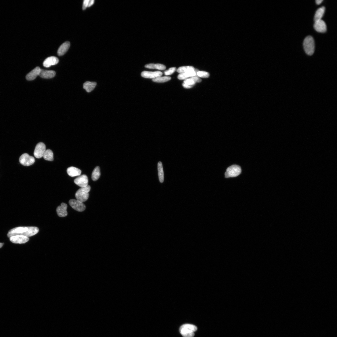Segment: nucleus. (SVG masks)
<instances>
[{
    "label": "nucleus",
    "mask_w": 337,
    "mask_h": 337,
    "mask_svg": "<svg viewBox=\"0 0 337 337\" xmlns=\"http://www.w3.org/2000/svg\"><path fill=\"white\" fill-rule=\"evenodd\" d=\"M39 232V229L35 227H19L10 230L7 234L9 238L17 235H23L27 237H31L37 234Z\"/></svg>",
    "instance_id": "obj_1"
},
{
    "label": "nucleus",
    "mask_w": 337,
    "mask_h": 337,
    "mask_svg": "<svg viewBox=\"0 0 337 337\" xmlns=\"http://www.w3.org/2000/svg\"><path fill=\"white\" fill-rule=\"evenodd\" d=\"M197 330V327L195 325L185 324L181 326L179 331L183 337H193L195 336L194 332Z\"/></svg>",
    "instance_id": "obj_2"
},
{
    "label": "nucleus",
    "mask_w": 337,
    "mask_h": 337,
    "mask_svg": "<svg viewBox=\"0 0 337 337\" xmlns=\"http://www.w3.org/2000/svg\"><path fill=\"white\" fill-rule=\"evenodd\" d=\"M303 46L306 53L309 55H312L314 52L315 44L314 40L312 36H308L304 40Z\"/></svg>",
    "instance_id": "obj_3"
},
{
    "label": "nucleus",
    "mask_w": 337,
    "mask_h": 337,
    "mask_svg": "<svg viewBox=\"0 0 337 337\" xmlns=\"http://www.w3.org/2000/svg\"><path fill=\"white\" fill-rule=\"evenodd\" d=\"M91 189V187L88 185L86 187L81 188L75 194V197L77 200L82 202H85L89 197V192Z\"/></svg>",
    "instance_id": "obj_4"
},
{
    "label": "nucleus",
    "mask_w": 337,
    "mask_h": 337,
    "mask_svg": "<svg viewBox=\"0 0 337 337\" xmlns=\"http://www.w3.org/2000/svg\"><path fill=\"white\" fill-rule=\"evenodd\" d=\"M241 172V169L239 166L233 165L227 168L225 177L227 178L237 177L240 174Z\"/></svg>",
    "instance_id": "obj_5"
},
{
    "label": "nucleus",
    "mask_w": 337,
    "mask_h": 337,
    "mask_svg": "<svg viewBox=\"0 0 337 337\" xmlns=\"http://www.w3.org/2000/svg\"><path fill=\"white\" fill-rule=\"evenodd\" d=\"M19 161L20 163L25 166H29L33 164L35 160L33 156L29 155L27 153H24L20 157Z\"/></svg>",
    "instance_id": "obj_6"
},
{
    "label": "nucleus",
    "mask_w": 337,
    "mask_h": 337,
    "mask_svg": "<svg viewBox=\"0 0 337 337\" xmlns=\"http://www.w3.org/2000/svg\"><path fill=\"white\" fill-rule=\"evenodd\" d=\"M46 150L45 144L43 142H39L36 146L34 152V155L36 158H41L43 157Z\"/></svg>",
    "instance_id": "obj_7"
},
{
    "label": "nucleus",
    "mask_w": 337,
    "mask_h": 337,
    "mask_svg": "<svg viewBox=\"0 0 337 337\" xmlns=\"http://www.w3.org/2000/svg\"><path fill=\"white\" fill-rule=\"evenodd\" d=\"M69 203L71 206L77 211L82 212L86 209L85 205L78 200L71 199L69 200Z\"/></svg>",
    "instance_id": "obj_8"
},
{
    "label": "nucleus",
    "mask_w": 337,
    "mask_h": 337,
    "mask_svg": "<svg viewBox=\"0 0 337 337\" xmlns=\"http://www.w3.org/2000/svg\"><path fill=\"white\" fill-rule=\"evenodd\" d=\"M74 182L77 185L83 188L88 185L89 180L86 175H83L75 179Z\"/></svg>",
    "instance_id": "obj_9"
},
{
    "label": "nucleus",
    "mask_w": 337,
    "mask_h": 337,
    "mask_svg": "<svg viewBox=\"0 0 337 337\" xmlns=\"http://www.w3.org/2000/svg\"><path fill=\"white\" fill-rule=\"evenodd\" d=\"M314 27L315 30L318 32L324 33L327 31L326 24L322 20L315 21Z\"/></svg>",
    "instance_id": "obj_10"
},
{
    "label": "nucleus",
    "mask_w": 337,
    "mask_h": 337,
    "mask_svg": "<svg viewBox=\"0 0 337 337\" xmlns=\"http://www.w3.org/2000/svg\"><path fill=\"white\" fill-rule=\"evenodd\" d=\"M11 242L14 244H22L26 243L29 240L28 237L21 235L12 236L9 238Z\"/></svg>",
    "instance_id": "obj_11"
},
{
    "label": "nucleus",
    "mask_w": 337,
    "mask_h": 337,
    "mask_svg": "<svg viewBox=\"0 0 337 337\" xmlns=\"http://www.w3.org/2000/svg\"><path fill=\"white\" fill-rule=\"evenodd\" d=\"M162 75V73L159 71L154 72L144 71L141 73V76L143 77L153 79L159 77Z\"/></svg>",
    "instance_id": "obj_12"
},
{
    "label": "nucleus",
    "mask_w": 337,
    "mask_h": 337,
    "mask_svg": "<svg viewBox=\"0 0 337 337\" xmlns=\"http://www.w3.org/2000/svg\"><path fill=\"white\" fill-rule=\"evenodd\" d=\"M67 207L66 204L62 203L61 206H58L57 208L56 211L58 216L61 217H66L68 215L67 210Z\"/></svg>",
    "instance_id": "obj_13"
},
{
    "label": "nucleus",
    "mask_w": 337,
    "mask_h": 337,
    "mask_svg": "<svg viewBox=\"0 0 337 337\" xmlns=\"http://www.w3.org/2000/svg\"><path fill=\"white\" fill-rule=\"evenodd\" d=\"M59 60L57 58L54 56L46 58L44 61L43 64L45 67L49 68L51 66L57 64Z\"/></svg>",
    "instance_id": "obj_14"
},
{
    "label": "nucleus",
    "mask_w": 337,
    "mask_h": 337,
    "mask_svg": "<svg viewBox=\"0 0 337 337\" xmlns=\"http://www.w3.org/2000/svg\"><path fill=\"white\" fill-rule=\"evenodd\" d=\"M41 69L39 67H36L28 74L26 77L28 81H32L35 79L39 75Z\"/></svg>",
    "instance_id": "obj_15"
},
{
    "label": "nucleus",
    "mask_w": 337,
    "mask_h": 337,
    "mask_svg": "<svg viewBox=\"0 0 337 337\" xmlns=\"http://www.w3.org/2000/svg\"><path fill=\"white\" fill-rule=\"evenodd\" d=\"M55 75L56 72L54 71L41 69L39 76L43 78L50 79L53 78Z\"/></svg>",
    "instance_id": "obj_16"
},
{
    "label": "nucleus",
    "mask_w": 337,
    "mask_h": 337,
    "mask_svg": "<svg viewBox=\"0 0 337 337\" xmlns=\"http://www.w3.org/2000/svg\"><path fill=\"white\" fill-rule=\"evenodd\" d=\"M70 46V43L68 41H67L62 44L58 49V54L59 56H62L66 53Z\"/></svg>",
    "instance_id": "obj_17"
},
{
    "label": "nucleus",
    "mask_w": 337,
    "mask_h": 337,
    "mask_svg": "<svg viewBox=\"0 0 337 337\" xmlns=\"http://www.w3.org/2000/svg\"><path fill=\"white\" fill-rule=\"evenodd\" d=\"M198 71V70L195 69L194 71L181 73L178 76V78L179 80H185L189 77L196 76V72Z\"/></svg>",
    "instance_id": "obj_18"
},
{
    "label": "nucleus",
    "mask_w": 337,
    "mask_h": 337,
    "mask_svg": "<svg viewBox=\"0 0 337 337\" xmlns=\"http://www.w3.org/2000/svg\"><path fill=\"white\" fill-rule=\"evenodd\" d=\"M67 172L70 176L74 177L80 175L82 171L78 168L72 166L68 168Z\"/></svg>",
    "instance_id": "obj_19"
},
{
    "label": "nucleus",
    "mask_w": 337,
    "mask_h": 337,
    "mask_svg": "<svg viewBox=\"0 0 337 337\" xmlns=\"http://www.w3.org/2000/svg\"><path fill=\"white\" fill-rule=\"evenodd\" d=\"M201 81L202 80L199 77L195 76L185 79L183 83L188 85L194 86L196 83H200Z\"/></svg>",
    "instance_id": "obj_20"
},
{
    "label": "nucleus",
    "mask_w": 337,
    "mask_h": 337,
    "mask_svg": "<svg viewBox=\"0 0 337 337\" xmlns=\"http://www.w3.org/2000/svg\"><path fill=\"white\" fill-rule=\"evenodd\" d=\"M97 83L96 82L87 81L84 83L83 87L87 92L89 93L94 89Z\"/></svg>",
    "instance_id": "obj_21"
},
{
    "label": "nucleus",
    "mask_w": 337,
    "mask_h": 337,
    "mask_svg": "<svg viewBox=\"0 0 337 337\" xmlns=\"http://www.w3.org/2000/svg\"><path fill=\"white\" fill-rule=\"evenodd\" d=\"M325 10L324 7H322L317 10L314 16L315 22L321 20V18L324 15Z\"/></svg>",
    "instance_id": "obj_22"
},
{
    "label": "nucleus",
    "mask_w": 337,
    "mask_h": 337,
    "mask_svg": "<svg viewBox=\"0 0 337 337\" xmlns=\"http://www.w3.org/2000/svg\"><path fill=\"white\" fill-rule=\"evenodd\" d=\"M145 67L148 68L157 69L161 70H164L166 69L165 66L160 64H149L145 65Z\"/></svg>",
    "instance_id": "obj_23"
},
{
    "label": "nucleus",
    "mask_w": 337,
    "mask_h": 337,
    "mask_svg": "<svg viewBox=\"0 0 337 337\" xmlns=\"http://www.w3.org/2000/svg\"><path fill=\"white\" fill-rule=\"evenodd\" d=\"M100 175V168L99 166H97L95 168L93 172L91 175V178L93 181H96L99 179Z\"/></svg>",
    "instance_id": "obj_24"
},
{
    "label": "nucleus",
    "mask_w": 337,
    "mask_h": 337,
    "mask_svg": "<svg viewBox=\"0 0 337 337\" xmlns=\"http://www.w3.org/2000/svg\"><path fill=\"white\" fill-rule=\"evenodd\" d=\"M158 169L159 181L160 183H162L164 181V173L162 164L160 162L158 163Z\"/></svg>",
    "instance_id": "obj_25"
},
{
    "label": "nucleus",
    "mask_w": 337,
    "mask_h": 337,
    "mask_svg": "<svg viewBox=\"0 0 337 337\" xmlns=\"http://www.w3.org/2000/svg\"><path fill=\"white\" fill-rule=\"evenodd\" d=\"M43 157L45 160L47 161H53L54 160L53 153L50 149L46 150Z\"/></svg>",
    "instance_id": "obj_26"
},
{
    "label": "nucleus",
    "mask_w": 337,
    "mask_h": 337,
    "mask_svg": "<svg viewBox=\"0 0 337 337\" xmlns=\"http://www.w3.org/2000/svg\"><path fill=\"white\" fill-rule=\"evenodd\" d=\"M195 69L191 66H186L179 67L178 68L177 72L179 73H184L195 71Z\"/></svg>",
    "instance_id": "obj_27"
},
{
    "label": "nucleus",
    "mask_w": 337,
    "mask_h": 337,
    "mask_svg": "<svg viewBox=\"0 0 337 337\" xmlns=\"http://www.w3.org/2000/svg\"><path fill=\"white\" fill-rule=\"evenodd\" d=\"M171 79V78L170 76H164L163 77H159L157 78L152 79V81L154 82L157 83H164L167 82L168 81Z\"/></svg>",
    "instance_id": "obj_28"
},
{
    "label": "nucleus",
    "mask_w": 337,
    "mask_h": 337,
    "mask_svg": "<svg viewBox=\"0 0 337 337\" xmlns=\"http://www.w3.org/2000/svg\"><path fill=\"white\" fill-rule=\"evenodd\" d=\"M196 76L203 78H208L210 76V74L207 72L203 71H198L196 72Z\"/></svg>",
    "instance_id": "obj_29"
},
{
    "label": "nucleus",
    "mask_w": 337,
    "mask_h": 337,
    "mask_svg": "<svg viewBox=\"0 0 337 337\" xmlns=\"http://www.w3.org/2000/svg\"><path fill=\"white\" fill-rule=\"evenodd\" d=\"M176 70V68L175 67L171 68L168 70L164 72V74L166 75H171Z\"/></svg>",
    "instance_id": "obj_30"
},
{
    "label": "nucleus",
    "mask_w": 337,
    "mask_h": 337,
    "mask_svg": "<svg viewBox=\"0 0 337 337\" xmlns=\"http://www.w3.org/2000/svg\"><path fill=\"white\" fill-rule=\"evenodd\" d=\"M89 1V0H84V1L83 6V10L86 9L87 7H88Z\"/></svg>",
    "instance_id": "obj_31"
},
{
    "label": "nucleus",
    "mask_w": 337,
    "mask_h": 337,
    "mask_svg": "<svg viewBox=\"0 0 337 337\" xmlns=\"http://www.w3.org/2000/svg\"><path fill=\"white\" fill-rule=\"evenodd\" d=\"M182 85H183V87L184 88H185L187 89L191 88H192V87H193L194 86L193 85H187V84H185L184 83H183Z\"/></svg>",
    "instance_id": "obj_32"
},
{
    "label": "nucleus",
    "mask_w": 337,
    "mask_h": 337,
    "mask_svg": "<svg viewBox=\"0 0 337 337\" xmlns=\"http://www.w3.org/2000/svg\"><path fill=\"white\" fill-rule=\"evenodd\" d=\"M94 2L95 1L94 0H89V5L88 6V7H89L92 6L94 4Z\"/></svg>",
    "instance_id": "obj_33"
},
{
    "label": "nucleus",
    "mask_w": 337,
    "mask_h": 337,
    "mask_svg": "<svg viewBox=\"0 0 337 337\" xmlns=\"http://www.w3.org/2000/svg\"><path fill=\"white\" fill-rule=\"evenodd\" d=\"M323 1V0H316V2L317 5H319L321 4Z\"/></svg>",
    "instance_id": "obj_34"
},
{
    "label": "nucleus",
    "mask_w": 337,
    "mask_h": 337,
    "mask_svg": "<svg viewBox=\"0 0 337 337\" xmlns=\"http://www.w3.org/2000/svg\"><path fill=\"white\" fill-rule=\"evenodd\" d=\"M3 243H0V248H1L2 247V246H3Z\"/></svg>",
    "instance_id": "obj_35"
}]
</instances>
